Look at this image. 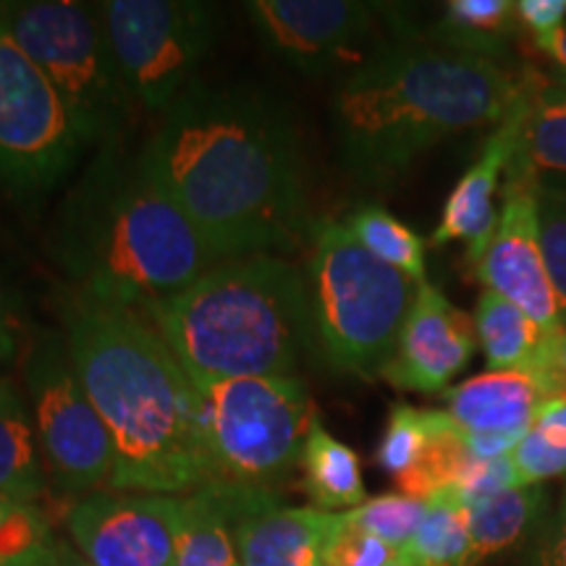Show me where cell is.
<instances>
[{
    "instance_id": "obj_1",
    "label": "cell",
    "mask_w": 566,
    "mask_h": 566,
    "mask_svg": "<svg viewBox=\"0 0 566 566\" xmlns=\"http://www.w3.org/2000/svg\"><path fill=\"white\" fill-rule=\"evenodd\" d=\"M139 158L221 260L294 250L307 231L300 139L263 92L195 82Z\"/></svg>"
},
{
    "instance_id": "obj_2",
    "label": "cell",
    "mask_w": 566,
    "mask_h": 566,
    "mask_svg": "<svg viewBox=\"0 0 566 566\" xmlns=\"http://www.w3.org/2000/svg\"><path fill=\"white\" fill-rule=\"evenodd\" d=\"M63 336L113 441L111 491L176 495L205 485L202 396L145 317L71 300Z\"/></svg>"
},
{
    "instance_id": "obj_3",
    "label": "cell",
    "mask_w": 566,
    "mask_h": 566,
    "mask_svg": "<svg viewBox=\"0 0 566 566\" xmlns=\"http://www.w3.org/2000/svg\"><path fill=\"white\" fill-rule=\"evenodd\" d=\"M527 74L441 45H380L344 76L334 126L344 168L367 187H388L454 134L499 126L525 95Z\"/></svg>"
},
{
    "instance_id": "obj_4",
    "label": "cell",
    "mask_w": 566,
    "mask_h": 566,
    "mask_svg": "<svg viewBox=\"0 0 566 566\" xmlns=\"http://www.w3.org/2000/svg\"><path fill=\"white\" fill-rule=\"evenodd\" d=\"M53 254L76 296L137 315L221 263L139 155L122 145L97 150L61 205Z\"/></svg>"
},
{
    "instance_id": "obj_5",
    "label": "cell",
    "mask_w": 566,
    "mask_h": 566,
    "mask_svg": "<svg viewBox=\"0 0 566 566\" xmlns=\"http://www.w3.org/2000/svg\"><path fill=\"white\" fill-rule=\"evenodd\" d=\"M142 317L192 384L292 378L310 346L307 279L281 254L221 260Z\"/></svg>"
},
{
    "instance_id": "obj_6",
    "label": "cell",
    "mask_w": 566,
    "mask_h": 566,
    "mask_svg": "<svg viewBox=\"0 0 566 566\" xmlns=\"http://www.w3.org/2000/svg\"><path fill=\"white\" fill-rule=\"evenodd\" d=\"M304 279L310 346L323 363L357 378L384 375L420 283L373 258L346 223L336 221L315 229Z\"/></svg>"
},
{
    "instance_id": "obj_7",
    "label": "cell",
    "mask_w": 566,
    "mask_h": 566,
    "mask_svg": "<svg viewBox=\"0 0 566 566\" xmlns=\"http://www.w3.org/2000/svg\"><path fill=\"white\" fill-rule=\"evenodd\" d=\"M0 17L51 82L87 150L122 145L137 108L97 3L0 0Z\"/></svg>"
},
{
    "instance_id": "obj_8",
    "label": "cell",
    "mask_w": 566,
    "mask_h": 566,
    "mask_svg": "<svg viewBox=\"0 0 566 566\" xmlns=\"http://www.w3.org/2000/svg\"><path fill=\"white\" fill-rule=\"evenodd\" d=\"M202 396L205 485L279 495L300 467L317 420L313 396L292 378H233L195 384Z\"/></svg>"
},
{
    "instance_id": "obj_9",
    "label": "cell",
    "mask_w": 566,
    "mask_h": 566,
    "mask_svg": "<svg viewBox=\"0 0 566 566\" xmlns=\"http://www.w3.org/2000/svg\"><path fill=\"white\" fill-rule=\"evenodd\" d=\"M24 396L53 485L84 499L111 491L116 470L111 433L76 375L63 331L32 342L24 357Z\"/></svg>"
},
{
    "instance_id": "obj_10",
    "label": "cell",
    "mask_w": 566,
    "mask_h": 566,
    "mask_svg": "<svg viewBox=\"0 0 566 566\" xmlns=\"http://www.w3.org/2000/svg\"><path fill=\"white\" fill-rule=\"evenodd\" d=\"M97 9L137 108L163 116L216 45V13L197 0H105Z\"/></svg>"
},
{
    "instance_id": "obj_11",
    "label": "cell",
    "mask_w": 566,
    "mask_h": 566,
    "mask_svg": "<svg viewBox=\"0 0 566 566\" xmlns=\"http://www.w3.org/2000/svg\"><path fill=\"white\" fill-rule=\"evenodd\" d=\"M87 153L45 74L0 17V189L42 197Z\"/></svg>"
},
{
    "instance_id": "obj_12",
    "label": "cell",
    "mask_w": 566,
    "mask_h": 566,
    "mask_svg": "<svg viewBox=\"0 0 566 566\" xmlns=\"http://www.w3.org/2000/svg\"><path fill=\"white\" fill-rule=\"evenodd\" d=\"M354 0H254L247 3L254 32L283 63L323 76L370 59L378 19L386 11Z\"/></svg>"
},
{
    "instance_id": "obj_13",
    "label": "cell",
    "mask_w": 566,
    "mask_h": 566,
    "mask_svg": "<svg viewBox=\"0 0 566 566\" xmlns=\"http://www.w3.org/2000/svg\"><path fill=\"white\" fill-rule=\"evenodd\" d=\"M179 495L101 491L66 514L87 566H176Z\"/></svg>"
},
{
    "instance_id": "obj_14",
    "label": "cell",
    "mask_w": 566,
    "mask_h": 566,
    "mask_svg": "<svg viewBox=\"0 0 566 566\" xmlns=\"http://www.w3.org/2000/svg\"><path fill=\"white\" fill-rule=\"evenodd\" d=\"M470 268L475 279L485 283V292L516 304L546 334L564 328L537 233V189L525 176L506 168L499 223L483 254Z\"/></svg>"
},
{
    "instance_id": "obj_15",
    "label": "cell",
    "mask_w": 566,
    "mask_h": 566,
    "mask_svg": "<svg viewBox=\"0 0 566 566\" xmlns=\"http://www.w3.org/2000/svg\"><path fill=\"white\" fill-rule=\"evenodd\" d=\"M478 349L475 321L457 310L433 283H420L391 363L380 378L401 391L438 394L449 388Z\"/></svg>"
},
{
    "instance_id": "obj_16",
    "label": "cell",
    "mask_w": 566,
    "mask_h": 566,
    "mask_svg": "<svg viewBox=\"0 0 566 566\" xmlns=\"http://www.w3.org/2000/svg\"><path fill=\"white\" fill-rule=\"evenodd\" d=\"M212 491L229 509L242 566H321L325 546L344 525V514L286 506L281 495Z\"/></svg>"
},
{
    "instance_id": "obj_17",
    "label": "cell",
    "mask_w": 566,
    "mask_h": 566,
    "mask_svg": "<svg viewBox=\"0 0 566 566\" xmlns=\"http://www.w3.org/2000/svg\"><path fill=\"white\" fill-rule=\"evenodd\" d=\"M516 139H520V103L495 126V132L485 139L480 158L451 189L430 244L443 247L462 239L467 242V265H472L483 254L499 223L495 192H499L501 179H506V168L516 153Z\"/></svg>"
},
{
    "instance_id": "obj_18",
    "label": "cell",
    "mask_w": 566,
    "mask_h": 566,
    "mask_svg": "<svg viewBox=\"0 0 566 566\" xmlns=\"http://www.w3.org/2000/svg\"><path fill=\"white\" fill-rule=\"evenodd\" d=\"M520 101V139L509 171L525 176L535 189L566 192V80H543L525 71Z\"/></svg>"
},
{
    "instance_id": "obj_19",
    "label": "cell",
    "mask_w": 566,
    "mask_h": 566,
    "mask_svg": "<svg viewBox=\"0 0 566 566\" xmlns=\"http://www.w3.org/2000/svg\"><path fill=\"white\" fill-rule=\"evenodd\" d=\"M548 394L525 373L488 370L446 391V412L462 433L522 441Z\"/></svg>"
},
{
    "instance_id": "obj_20",
    "label": "cell",
    "mask_w": 566,
    "mask_h": 566,
    "mask_svg": "<svg viewBox=\"0 0 566 566\" xmlns=\"http://www.w3.org/2000/svg\"><path fill=\"white\" fill-rule=\"evenodd\" d=\"M472 321H475L478 344L483 346L485 363L493 373H525L535 378L548 396L558 394L554 370H551L556 334H546L516 304L493 292L480 294Z\"/></svg>"
},
{
    "instance_id": "obj_21",
    "label": "cell",
    "mask_w": 566,
    "mask_h": 566,
    "mask_svg": "<svg viewBox=\"0 0 566 566\" xmlns=\"http://www.w3.org/2000/svg\"><path fill=\"white\" fill-rule=\"evenodd\" d=\"M548 493L543 485H520L467 506L470 554L464 566H480L495 554L514 548L546 522Z\"/></svg>"
},
{
    "instance_id": "obj_22",
    "label": "cell",
    "mask_w": 566,
    "mask_h": 566,
    "mask_svg": "<svg viewBox=\"0 0 566 566\" xmlns=\"http://www.w3.org/2000/svg\"><path fill=\"white\" fill-rule=\"evenodd\" d=\"M45 488L48 472L30 401L21 388L0 378V495L38 504Z\"/></svg>"
},
{
    "instance_id": "obj_23",
    "label": "cell",
    "mask_w": 566,
    "mask_h": 566,
    "mask_svg": "<svg viewBox=\"0 0 566 566\" xmlns=\"http://www.w3.org/2000/svg\"><path fill=\"white\" fill-rule=\"evenodd\" d=\"M300 467L304 491L323 512L357 509L367 501L357 451L331 436L321 420H315L310 428Z\"/></svg>"
},
{
    "instance_id": "obj_24",
    "label": "cell",
    "mask_w": 566,
    "mask_h": 566,
    "mask_svg": "<svg viewBox=\"0 0 566 566\" xmlns=\"http://www.w3.org/2000/svg\"><path fill=\"white\" fill-rule=\"evenodd\" d=\"M176 566H242L229 509L208 485L179 495Z\"/></svg>"
},
{
    "instance_id": "obj_25",
    "label": "cell",
    "mask_w": 566,
    "mask_h": 566,
    "mask_svg": "<svg viewBox=\"0 0 566 566\" xmlns=\"http://www.w3.org/2000/svg\"><path fill=\"white\" fill-rule=\"evenodd\" d=\"M516 32L512 0H449L430 32L436 45L495 61Z\"/></svg>"
},
{
    "instance_id": "obj_26",
    "label": "cell",
    "mask_w": 566,
    "mask_h": 566,
    "mask_svg": "<svg viewBox=\"0 0 566 566\" xmlns=\"http://www.w3.org/2000/svg\"><path fill=\"white\" fill-rule=\"evenodd\" d=\"M470 554L467 504L454 488H443L424 499L420 527L399 551L409 566H464Z\"/></svg>"
},
{
    "instance_id": "obj_27",
    "label": "cell",
    "mask_w": 566,
    "mask_h": 566,
    "mask_svg": "<svg viewBox=\"0 0 566 566\" xmlns=\"http://www.w3.org/2000/svg\"><path fill=\"white\" fill-rule=\"evenodd\" d=\"M71 556L55 541L38 504L0 495V566H63Z\"/></svg>"
},
{
    "instance_id": "obj_28",
    "label": "cell",
    "mask_w": 566,
    "mask_h": 566,
    "mask_svg": "<svg viewBox=\"0 0 566 566\" xmlns=\"http://www.w3.org/2000/svg\"><path fill=\"white\" fill-rule=\"evenodd\" d=\"M522 485L566 475V394H554L537 409L533 424L512 451Z\"/></svg>"
},
{
    "instance_id": "obj_29",
    "label": "cell",
    "mask_w": 566,
    "mask_h": 566,
    "mask_svg": "<svg viewBox=\"0 0 566 566\" xmlns=\"http://www.w3.org/2000/svg\"><path fill=\"white\" fill-rule=\"evenodd\" d=\"M346 229L380 263L396 268L415 283H424V242L391 212L365 205L346 218Z\"/></svg>"
},
{
    "instance_id": "obj_30",
    "label": "cell",
    "mask_w": 566,
    "mask_h": 566,
    "mask_svg": "<svg viewBox=\"0 0 566 566\" xmlns=\"http://www.w3.org/2000/svg\"><path fill=\"white\" fill-rule=\"evenodd\" d=\"M428 441V409H417L399 401V405L391 407V415H388L384 438H380L378 451H375V462H378L386 475H391L399 483L420 464Z\"/></svg>"
},
{
    "instance_id": "obj_31",
    "label": "cell",
    "mask_w": 566,
    "mask_h": 566,
    "mask_svg": "<svg viewBox=\"0 0 566 566\" xmlns=\"http://www.w3.org/2000/svg\"><path fill=\"white\" fill-rule=\"evenodd\" d=\"M422 512V499H412L407 493H386L378 495V499H367L363 506L349 509L344 514L352 527L370 533L391 548L401 551L412 541L417 527H420Z\"/></svg>"
},
{
    "instance_id": "obj_32",
    "label": "cell",
    "mask_w": 566,
    "mask_h": 566,
    "mask_svg": "<svg viewBox=\"0 0 566 566\" xmlns=\"http://www.w3.org/2000/svg\"><path fill=\"white\" fill-rule=\"evenodd\" d=\"M537 233L558 313L566 325V192L537 189Z\"/></svg>"
},
{
    "instance_id": "obj_33",
    "label": "cell",
    "mask_w": 566,
    "mask_h": 566,
    "mask_svg": "<svg viewBox=\"0 0 566 566\" xmlns=\"http://www.w3.org/2000/svg\"><path fill=\"white\" fill-rule=\"evenodd\" d=\"M396 556L399 551L370 533L352 527L344 514V525L325 546L321 566H388Z\"/></svg>"
},
{
    "instance_id": "obj_34",
    "label": "cell",
    "mask_w": 566,
    "mask_h": 566,
    "mask_svg": "<svg viewBox=\"0 0 566 566\" xmlns=\"http://www.w3.org/2000/svg\"><path fill=\"white\" fill-rule=\"evenodd\" d=\"M520 475H516V467L512 462V454L501 459H470L467 470L459 478L454 491L462 495L467 506L475 504L480 499H488V495H495L501 491H512V488H520Z\"/></svg>"
},
{
    "instance_id": "obj_35",
    "label": "cell",
    "mask_w": 566,
    "mask_h": 566,
    "mask_svg": "<svg viewBox=\"0 0 566 566\" xmlns=\"http://www.w3.org/2000/svg\"><path fill=\"white\" fill-rule=\"evenodd\" d=\"M525 566H566V491L535 533Z\"/></svg>"
},
{
    "instance_id": "obj_36",
    "label": "cell",
    "mask_w": 566,
    "mask_h": 566,
    "mask_svg": "<svg viewBox=\"0 0 566 566\" xmlns=\"http://www.w3.org/2000/svg\"><path fill=\"white\" fill-rule=\"evenodd\" d=\"M514 11L516 21L525 24L533 32V38H537V34L564 27L562 21L566 19V0H516Z\"/></svg>"
},
{
    "instance_id": "obj_37",
    "label": "cell",
    "mask_w": 566,
    "mask_h": 566,
    "mask_svg": "<svg viewBox=\"0 0 566 566\" xmlns=\"http://www.w3.org/2000/svg\"><path fill=\"white\" fill-rule=\"evenodd\" d=\"M21 346V321L9 289L0 281V363L17 359Z\"/></svg>"
},
{
    "instance_id": "obj_38",
    "label": "cell",
    "mask_w": 566,
    "mask_h": 566,
    "mask_svg": "<svg viewBox=\"0 0 566 566\" xmlns=\"http://www.w3.org/2000/svg\"><path fill=\"white\" fill-rule=\"evenodd\" d=\"M535 45L537 51L546 53L551 61L558 63L562 74H566V27H558V30L546 34H537Z\"/></svg>"
},
{
    "instance_id": "obj_39",
    "label": "cell",
    "mask_w": 566,
    "mask_h": 566,
    "mask_svg": "<svg viewBox=\"0 0 566 566\" xmlns=\"http://www.w3.org/2000/svg\"><path fill=\"white\" fill-rule=\"evenodd\" d=\"M551 370H554V380L558 394H566V325L562 334L554 338V352H551Z\"/></svg>"
},
{
    "instance_id": "obj_40",
    "label": "cell",
    "mask_w": 566,
    "mask_h": 566,
    "mask_svg": "<svg viewBox=\"0 0 566 566\" xmlns=\"http://www.w3.org/2000/svg\"><path fill=\"white\" fill-rule=\"evenodd\" d=\"M388 566H409V564H407V562H405V558H401V556H396V558H394V562H391V564H388Z\"/></svg>"
},
{
    "instance_id": "obj_41",
    "label": "cell",
    "mask_w": 566,
    "mask_h": 566,
    "mask_svg": "<svg viewBox=\"0 0 566 566\" xmlns=\"http://www.w3.org/2000/svg\"><path fill=\"white\" fill-rule=\"evenodd\" d=\"M63 566H74V562H66V564H63Z\"/></svg>"
},
{
    "instance_id": "obj_42",
    "label": "cell",
    "mask_w": 566,
    "mask_h": 566,
    "mask_svg": "<svg viewBox=\"0 0 566 566\" xmlns=\"http://www.w3.org/2000/svg\"><path fill=\"white\" fill-rule=\"evenodd\" d=\"M562 76H564V80H566V74H562Z\"/></svg>"
}]
</instances>
